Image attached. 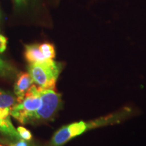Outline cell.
Returning <instances> with one entry per match:
<instances>
[{"label": "cell", "instance_id": "obj_13", "mask_svg": "<svg viewBox=\"0 0 146 146\" xmlns=\"http://www.w3.org/2000/svg\"><path fill=\"white\" fill-rule=\"evenodd\" d=\"M10 146H14V145H13V144H12V145H11Z\"/></svg>", "mask_w": 146, "mask_h": 146}, {"label": "cell", "instance_id": "obj_5", "mask_svg": "<svg viewBox=\"0 0 146 146\" xmlns=\"http://www.w3.org/2000/svg\"><path fill=\"white\" fill-rule=\"evenodd\" d=\"M33 83V80L29 73H20L14 86V93L17 96V98H24L27 90L31 86Z\"/></svg>", "mask_w": 146, "mask_h": 146}, {"label": "cell", "instance_id": "obj_7", "mask_svg": "<svg viewBox=\"0 0 146 146\" xmlns=\"http://www.w3.org/2000/svg\"><path fill=\"white\" fill-rule=\"evenodd\" d=\"M0 132L16 139H19L21 138L18 131H16L13 125L11 123L9 116L4 119L0 118Z\"/></svg>", "mask_w": 146, "mask_h": 146}, {"label": "cell", "instance_id": "obj_1", "mask_svg": "<svg viewBox=\"0 0 146 146\" xmlns=\"http://www.w3.org/2000/svg\"><path fill=\"white\" fill-rule=\"evenodd\" d=\"M110 125V119L107 115L91 121H79L71 123L58 129L53 135L50 144L52 146H62L87 131Z\"/></svg>", "mask_w": 146, "mask_h": 146}, {"label": "cell", "instance_id": "obj_9", "mask_svg": "<svg viewBox=\"0 0 146 146\" xmlns=\"http://www.w3.org/2000/svg\"><path fill=\"white\" fill-rule=\"evenodd\" d=\"M39 47L40 51L47 59L53 60L56 56V52H55L54 45L52 44L48 43H43L39 45Z\"/></svg>", "mask_w": 146, "mask_h": 146}, {"label": "cell", "instance_id": "obj_2", "mask_svg": "<svg viewBox=\"0 0 146 146\" xmlns=\"http://www.w3.org/2000/svg\"><path fill=\"white\" fill-rule=\"evenodd\" d=\"M62 68V63L49 60L44 62L30 63L29 72L33 82L39 87L55 89L56 81Z\"/></svg>", "mask_w": 146, "mask_h": 146}, {"label": "cell", "instance_id": "obj_6", "mask_svg": "<svg viewBox=\"0 0 146 146\" xmlns=\"http://www.w3.org/2000/svg\"><path fill=\"white\" fill-rule=\"evenodd\" d=\"M25 56L26 60L30 63L44 62L50 60L45 58V56L39 50V45H26Z\"/></svg>", "mask_w": 146, "mask_h": 146}, {"label": "cell", "instance_id": "obj_11", "mask_svg": "<svg viewBox=\"0 0 146 146\" xmlns=\"http://www.w3.org/2000/svg\"><path fill=\"white\" fill-rule=\"evenodd\" d=\"M7 41H8L7 38L0 35V53H3L6 50Z\"/></svg>", "mask_w": 146, "mask_h": 146}, {"label": "cell", "instance_id": "obj_12", "mask_svg": "<svg viewBox=\"0 0 146 146\" xmlns=\"http://www.w3.org/2000/svg\"><path fill=\"white\" fill-rule=\"evenodd\" d=\"M14 146H29L28 143L25 139H21L18 141L17 143L13 144Z\"/></svg>", "mask_w": 146, "mask_h": 146}, {"label": "cell", "instance_id": "obj_8", "mask_svg": "<svg viewBox=\"0 0 146 146\" xmlns=\"http://www.w3.org/2000/svg\"><path fill=\"white\" fill-rule=\"evenodd\" d=\"M16 104L17 101L13 96L0 90V108H9L11 110Z\"/></svg>", "mask_w": 146, "mask_h": 146}, {"label": "cell", "instance_id": "obj_4", "mask_svg": "<svg viewBox=\"0 0 146 146\" xmlns=\"http://www.w3.org/2000/svg\"><path fill=\"white\" fill-rule=\"evenodd\" d=\"M41 106L33 116V120H47L53 118L62 104V96L55 89L39 87Z\"/></svg>", "mask_w": 146, "mask_h": 146}, {"label": "cell", "instance_id": "obj_3", "mask_svg": "<svg viewBox=\"0 0 146 146\" xmlns=\"http://www.w3.org/2000/svg\"><path fill=\"white\" fill-rule=\"evenodd\" d=\"M41 106L39 87L32 85L21 102H17L10 110V114L21 123L25 124L33 120L35 112Z\"/></svg>", "mask_w": 146, "mask_h": 146}, {"label": "cell", "instance_id": "obj_14", "mask_svg": "<svg viewBox=\"0 0 146 146\" xmlns=\"http://www.w3.org/2000/svg\"><path fill=\"white\" fill-rule=\"evenodd\" d=\"M0 146H3V145H0Z\"/></svg>", "mask_w": 146, "mask_h": 146}, {"label": "cell", "instance_id": "obj_10", "mask_svg": "<svg viewBox=\"0 0 146 146\" xmlns=\"http://www.w3.org/2000/svg\"><path fill=\"white\" fill-rule=\"evenodd\" d=\"M18 134L20 135L21 137L26 141H30L32 139V134L28 129L23 127H18L17 129Z\"/></svg>", "mask_w": 146, "mask_h": 146}]
</instances>
